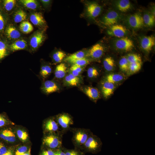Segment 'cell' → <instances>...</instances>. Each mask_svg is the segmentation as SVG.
Wrapping results in <instances>:
<instances>
[{
	"label": "cell",
	"mask_w": 155,
	"mask_h": 155,
	"mask_svg": "<svg viewBox=\"0 0 155 155\" xmlns=\"http://www.w3.org/2000/svg\"><path fill=\"white\" fill-rule=\"evenodd\" d=\"M69 131L72 133V142L74 148L82 150L89 137L93 133L89 129L71 127Z\"/></svg>",
	"instance_id": "obj_1"
},
{
	"label": "cell",
	"mask_w": 155,
	"mask_h": 155,
	"mask_svg": "<svg viewBox=\"0 0 155 155\" xmlns=\"http://www.w3.org/2000/svg\"><path fill=\"white\" fill-rule=\"evenodd\" d=\"M102 146L100 139L93 133L86 141L82 150L85 153L88 152L97 154L101 151Z\"/></svg>",
	"instance_id": "obj_3"
},
{
	"label": "cell",
	"mask_w": 155,
	"mask_h": 155,
	"mask_svg": "<svg viewBox=\"0 0 155 155\" xmlns=\"http://www.w3.org/2000/svg\"><path fill=\"white\" fill-rule=\"evenodd\" d=\"M90 62V60L85 57L77 60L72 61L69 62L72 64L76 65L81 67L85 66L88 64Z\"/></svg>",
	"instance_id": "obj_36"
},
{
	"label": "cell",
	"mask_w": 155,
	"mask_h": 155,
	"mask_svg": "<svg viewBox=\"0 0 155 155\" xmlns=\"http://www.w3.org/2000/svg\"><path fill=\"white\" fill-rule=\"evenodd\" d=\"M62 148L65 155H85V153L82 150L74 148L73 149H68L62 147Z\"/></svg>",
	"instance_id": "obj_31"
},
{
	"label": "cell",
	"mask_w": 155,
	"mask_h": 155,
	"mask_svg": "<svg viewBox=\"0 0 155 155\" xmlns=\"http://www.w3.org/2000/svg\"><path fill=\"white\" fill-rule=\"evenodd\" d=\"M123 76L118 73H111L107 75L105 78V81L114 84L122 80Z\"/></svg>",
	"instance_id": "obj_26"
},
{
	"label": "cell",
	"mask_w": 155,
	"mask_h": 155,
	"mask_svg": "<svg viewBox=\"0 0 155 155\" xmlns=\"http://www.w3.org/2000/svg\"><path fill=\"white\" fill-rule=\"evenodd\" d=\"M114 45L117 49L126 52L131 51L134 47L133 41L127 37L118 38L115 40Z\"/></svg>",
	"instance_id": "obj_6"
},
{
	"label": "cell",
	"mask_w": 155,
	"mask_h": 155,
	"mask_svg": "<svg viewBox=\"0 0 155 155\" xmlns=\"http://www.w3.org/2000/svg\"><path fill=\"white\" fill-rule=\"evenodd\" d=\"M7 37L10 39H15L19 38L21 36L19 32L13 26H9L5 30Z\"/></svg>",
	"instance_id": "obj_20"
},
{
	"label": "cell",
	"mask_w": 155,
	"mask_h": 155,
	"mask_svg": "<svg viewBox=\"0 0 155 155\" xmlns=\"http://www.w3.org/2000/svg\"><path fill=\"white\" fill-rule=\"evenodd\" d=\"M83 70V67L76 65L72 64L70 68L71 73L75 76H78Z\"/></svg>",
	"instance_id": "obj_39"
},
{
	"label": "cell",
	"mask_w": 155,
	"mask_h": 155,
	"mask_svg": "<svg viewBox=\"0 0 155 155\" xmlns=\"http://www.w3.org/2000/svg\"><path fill=\"white\" fill-rule=\"evenodd\" d=\"M127 32L126 28L120 24H115L110 26L107 31L110 35L119 38L124 37Z\"/></svg>",
	"instance_id": "obj_10"
},
{
	"label": "cell",
	"mask_w": 155,
	"mask_h": 155,
	"mask_svg": "<svg viewBox=\"0 0 155 155\" xmlns=\"http://www.w3.org/2000/svg\"><path fill=\"white\" fill-rule=\"evenodd\" d=\"M64 81L65 83L69 86H76L80 83V79L78 76L70 73L65 77Z\"/></svg>",
	"instance_id": "obj_23"
},
{
	"label": "cell",
	"mask_w": 155,
	"mask_h": 155,
	"mask_svg": "<svg viewBox=\"0 0 155 155\" xmlns=\"http://www.w3.org/2000/svg\"><path fill=\"white\" fill-rule=\"evenodd\" d=\"M66 54L61 51H57L53 55V58L54 61L56 63L61 62L66 57Z\"/></svg>",
	"instance_id": "obj_34"
},
{
	"label": "cell",
	"mask_w": 155,
	"mask_h": 155,
	"mask_svg": "<svg viewBox=\"0 0 155 155\" xmlns=\"http://www.w3.org/2000/svg\"><path fill=\"white\" fill-rule=\"evenodd\" d=\"M30 20L34 25L36 26H42L46 23L42 15L39 12H35L32 14L30 17Z\"/></svg>",
	"instance_id": "obj_18"
},
{
	"label": "cell",
	"mask_w": 155,
	"mask_h": 155,
	"mask_svg": "<svg viewBox=\"0 0 155 155\" xmlns=\"http://www.w3.org/2000/svg\"><path fill=\"white\" fill-rule=\"evenodd\" d=\"M6 119L3 116L0 115V127L4 126L7 123Z\"/></svg>",
	"instance_id": "obj_46"
},
{
	"label": "cell",
	"mask_w": 155,
	"mask_h": 155,
	"mask_svg": "<svg viewBox=\"0 0 155 155\" xmlns=\"http://www.w3.org/2000/svg\"><path fill=\"white\" fill-rule=\"evenodd\" d=\"M56 119L64 134L69 131L71 126L73 124V117L67 113H62L55 116Z\"/></svg>",
	"instance_id": "obj_4"
},
{
	"label": "cell",
	"mask_w": 155,
	"mask_h": 155,
	"mask_svg": "<svg viewBox=\"0 0 155 155\" xmlns=\"http://www.w3.org/2000/svg\"><path fill=\"white\" fill-rule=\"evenodd\" d=\"M20 30L23 33L28 34L31 32L33 29L32 24L28 21L22 22L20 25Z\"/></svg>",
	"instance_id": "obj_29"
},
{
	"label": "cell",
	"mask_w": 155,
	"mask_h": 155,
	"mask_svg": "<svg viewBox=\"0 0 155 155\" xmlns=\"http://www.w3.org/2000/svg\"><path fill=\"white\" fill-rule=\"evenodd\" d=\"M20 1L25 7L29 9H35L38 7V3L35 0H21Z\"/></svg>",
	"instance_id": "obj_30"
},
{
	"label": "cell",
	"mask_w": 155,
	"mask_h": 155,
	"mask_svg": "<svg viewBox=\"0 0 155 155\" xmlns=\"http://www.w3.org/2000/svg\"><path fill=\"white\" fill-rule=\"evenodd\" d=\"M101 10V6L95 2L88 3L86 5L87 15L92 19H94L97 17L100 13Z\"/></svg>",
	"instance_id": "obj_8"
},
{
	"label": "cell",
	"mask_w": 155,
	"mask_h": 155,
	"mask_svg": "<svg viewBox=\"0 0 155 155\" xmlns=\"http://www.w3.org/2000/svg\"><path fill=\"white\" fill-rule=\"evenodd\" d=\"M41 1L45 5H48L49 4L50 2V1L49 0H42Z\"/></svg>",
	"instance_id": "obj_50"
},
{
	"label": "cell",
	"mask_w": 155,
	"mask_h": 155,
	"mask_svg": "<svg viewBox=\"0 0 155 155\" xmlns=\"http://www.w3.org/2000/svg\"><path fill=\"white\" fill-rule=\"evenodd\" d=\"M3 155H13V151L10 149H8L7 152Z\"/></svg>",
	"instance_id": "obj_49"
},
{
	"label": "cell",
	"mask_w": 155,
	"mask_h": 155,
	"mask_svg": "<svg viewBox=\"0 0 155 155\" xmlns=\"http://www.w3.org/2000/svg\"><path fill=\"white\" fill-rule=\"evenodd\" d=\"M62 147L55 150V155H65V153L62 150Z\"/></svg>",
	"instance_id": "obj_48"
},
{
	"label": "cell",
	"mask_w": 155,
	"mask_h": 155,
	"mask_svg": "<svg viewBox=\"0 0 155 155\" xmlns=\"http://www.w3.org/2000/svg\"><path fill=\"white\" fill-rule=\"evenodd\" d=\"M45 36L42 31L36 32L31 38L30 44L33 49L37 48L44 40Z\"/></svg>",
	"instance_id": "obj_13"
},
{
	"label": "cell",
	"mask_w": 155,
	"mask_h": 155,
	"mask_svg": "<svg viewBox=\"0 0 155 155\" xmlns=\"http://www.w3.org/2000/svg\"><path fill=\"white\" fill-rule=\"evenodd\" d=\"M67 69V67L64 63H61L58 65L55 71V77L58 79H61L64 77L66 73Z\"/></svg>",
	"instance_id": "obj_21"
},
{
	"label": "cell",
	"mask_w": 155,
	"mask_h": 155,
	"mask_svg": "<svg viewBox=\"0 0 155 155\" xmlns=\"http://www.w3.org/2000/svg\"><path fill=\"white\" fill-rule=\"evenodd\" d=\"M120 19V16L117 12L110 11L102 18V22L105 26H110L116 24Z\"/></svg>",
	"instance_id": "obj_7"
},
{
	"label": "cell",
	"mask_w": 155,
	"mask_h": 155,
	"mask_svg": "<svg viewBox=\"0 0 155 155\" xmlns=\"http://www.w3.org/2000/svg\"><path fill=\"white\" fill-rule=\"evenodd\" d=\"M28 147L25 146H21L18 148L15 152V155H23L28 150Z\"/></svg>",
	"instance_id": "obj_43"
},
{
	"label": "cell",
	"mask_w": 155,
	"mask_h": 155,
	"mask_svg": "<svg viewBox=\"0 0 155 155\" xmlns=\"http://www.w3.org/2000/svg\"><path fill=\"white\" fill-rule=\"evenodd\" d=\"M142 63L136 62L129 64L128 70L132 73H136L141 69Z\"/></svg>",
	"instance_id": "obj_37"
},
{
	"label": "cell",
	"mask_w": 155,
	"mask_h": 155,
	"mask_svg": "<svg viewBox=\"0 0 155 155\" xmlns=\"http://www.w3.org/2000/svg\"><path fill=\"white\" fill-rule=\"evenodd\" d=\"M42 88L43 92L47 94L57 92L59 90L58 85L55 82L49 80L44 82Z\"/></svg>",
	"instance_id": "obj_14"
},
{
	"label": "cell",
	"mask_w": 155,
	"mask_h": 155,
	"mask_svg": "<svg viewBox=\"0 0 155 155\" xmlns=\"http://www.w3.org/2000/svg\"><path fill=\"white\" fill-rule=\"evenodd\" d=\"M52 68L49 65H42L41 67L40 74L42 77L45 79L48 77L51 73Z\"/></svg>",
	"instance_id": "obj_33"
},
{
	"label": "cell",
	"mask_w": 155,
	"mask_h": 155,
	"mask_svg": "<svg viewBox=\"0 0 155 155\" xmlns=\"http://www.w3.org/2000/svg\"><path fill=\"white\" fill-rule=\"evenodd\" d=\"M115 88L114 84L105 81L101 88L104 97L106 99L108 98L113 94Z\"/></svg>",
	"instance_id": "obj_15"
},
{
	"label": "cell",
	"mask_w": 155,
	"mask_h": 155,
	"mask_svg": "<svg viewBox=\"0 0 155 155\" xmlns=\"http://www.w3.org/2000/svg\"><path fill=\"white\" fill-rule=\"evenodd\" d=\"M27 17L26 12L20 9L15 13L14 17V20L17 23L24 21Z\"/></svg>",
	"instance_id": "obj_28"
},
{
	"label": "cell",
	"mask_w": 155,
	"mask_h": 155,
	"mask_svg": "<svg viewBox=\"0 0 155 155\" xmlns=\"http://www.w3.org/2000/svg\"><path fill=\"white\" fill-rule=\"evenodd\" d=\"M0 137L10 143H13L16 140V135L11 130L6 129L3 130L0 133Z\"/></svg>",
	"instance_id": "obj_17"
},
{
	"label": "cell",
	"mask_w": 155,
	"mask_h": 155,
	"mask_svg": "<svg viewBox=\"0 0 155 155\" xmlns=\"http://www.w3.org/2000/svg\"><path fill=\"white\" fill-rule=\"evenodd\" d=\"M104 51V48L102 45L99 43L93 46L86 54V56L90 57L94 59H98L102 57Z\"/></svg>",
	"instance_id": "obj_11"
},
{
	"label": "cell",
	"mask_w": 155,
	"mask_h": 155,
	"mask_svg": "<svg viewBox=\"0 0 155 155\" xmlns=\"http://www.w3.org/2000/svg\"><path fill=\"white\" fill-rule=\"evenodd\" d=\"M86 55L85 52L83 51H80L66 57L64 61L69 62L72 61L85 58Z\"/></svg>",
	"instance_id": "obj_24"
},
{
	"label": "cell",
	"mask_w": 155,
	"mask_h": 155,
	"mask_svg": "<svg viewBox=\"0 0 155 155\" xmlns=\"http://www.w3.org/2000/svg\"><path fill=\"white\" fill-rule=\"evenodd\" d=\"M16 134L19 139L23 142H26L28 138V133L24 130L18 129L16 131Z\"/></svg>",
	"instance_id": "obj_38"
},
{
	"label": "cell",
	"mask_w": 155,
	"mask_h": 155,
	"mask_svg": "<svg viewBox=\"0 0 155 155\" xmlns=\"http://www.w3.org/2000/svg\"><path fill=\"white\" fill-rule=\"evenodd\" d=\"M16 1L15 0H5L3 1V5L5 9L7 11L11 10L15 6Z\"/></svg>",
	"instance_id": "obj_40"
},
{
	"label": "cell",
	"mask_w": 155,
	"mask_h": 155,
	"mask_svg": "<svg viewBox=\"0 0 155 155\" xmlns=\"http://www.w3.org/2000/svg\"><path fill=\"white\" fill-rule=\"evenodd\" d=\"M128 25L132 28L138 29L144 24L143 17L139 13H135L129 16L127 19Z\"/></svg>",
	"instance_id": "obj_9"
},
{
	"label": "cell",
	"mask_w": 155,
	"mask_h": 155,
	"mask_svg": "<svg viewBox=\"0 0 155 155\" xmlns=\"http://www.w3.org/2000/svg\"><path fill=\"white\" fill-rule=\"evenodd\" d=\"M117 9L121 12H126L131 8V4L128 0H119L116 1L115 3Z\"/></svg>",
	"instance_id": "obj_19"
},
{
	"label": "cell",
	"mask_w": 155,
	"mask_h": 155,
	"mask_svg": "<svg viewBox=\"0 0 155 155\" xmlns=\"http://www.w3.org/2000/svg\"><path fill=\"white\" fill-rule=\"evenodd\" d=\"M44 134L42 140V144L44 148L56 150L62 147L63 134L58 133Z\"/></svg>",
	"instance_id": "obj_2"
},
{
	"label": "cell",
	"mask_w": 155,
	"mask_h": 155,
	"mask_svg": "<svg viewBox=\"0 0 155 155\" xmlns=\"http://www.w3.org/2000/svg\"><path fill=\"white\" fill-rule=\"evenodd\" d=\"M27 46V42L24 40H20L15 41L9 46L10 49L13 51L24 49Z\"/></svg>",
	"instance_id": "obj_22"
},
{
	"label": "cell",
	"mask_w": 155,
	"mask_h": 155,
	"mask_svg": "<svg viewBox=\"0 0 155 155\" xmlns=\"http://www.w3.org/2000/svg\"><path fill=\"white\" fill-rule=\"evenodd\" d=\"M103 64L105 69L108 71H113L115 66V60L111 56L107 57L104 59L103 61Z\"/></svg>",
	"instance_id": "obj_25"
},
{
	"label": "cell",
	"mask_w": 155,
	"mask_h": 155,
	"mask_svg": "<svg viewBox=\"0 0 155 155\" xmlns=\"http://www.w3.org/2000/svg\"><path fill=\"white\" fill-rule=\"evenodd\" d=\"M144 24L149 27L153 26L155 22V15L153 14L147 13H145L143 16Z\"/></svg>",
	"instance_id": "obj_27"
},
{
	"label": "cell",
	"mask_w": 155,
	"mask_h": 155,
	"mask_svg": "<svg viewBox=\"0 0 155 155\" xmlns=\"http://www.w3.org/2000/svg\"><path fill=\"white\" fill-rule=\"evenodd\" d=\"M7 55V50L5 44L0 41V59L5 57Z\"/></svg>",
	"instance_id": "obj_42"
},
{
	"label": "cell",
	"mask_w": 155,
	"mask_h": 155,
	"mask_svg": "<svg viewBox=\"0 0 155 155\" xmlns=\"http://www.w3.org/2000/svg\"><path fill=\"white\" fill-rule=\"evenodd\" d=\"M119 65L120 69L122 71L127 72L128 71L129 63L126 57L121 58L119 62Z\"/></svg>",
	"instance_id": "obj_32"
},
{
	"label": "cell",
	"mask_w": 155,
	"mask_h": 155,
	"mask_svg": "<svg viewBox=\"0 0 155 155\" xmlns=\"http://www.w3.org/2000/svg\"><path fill=\"white\" fill-rule=\"evenodd\" d=\"M43 126L44 134L58 133L64 134L57 121L55 117L46 119L44 122Z\"/></svg>",
	"instance_id": "obj_5"
},
{
	"label": "cell",
	"mask_w": 155,
	"mask_h": 155,
	"mask_svg": "<svg viewBox=\"0 0 155 155\" xmlns=\"http://www.w3.org/2000/svg\"><path fill=\"white\" fill-rule=\"evenodd\" d=\"M4 27V21L3 17L0 14V30H2Z\"/></svg>",
	"instance_id": "obj_47"
},
{
	"label": "cell",
	"mask_w": 155,
	"mask_h": 155,
	"mask_svg": "<svg viewBox=\"0 0 155 155\" xmlns=\"http://www.w3.org/2000/svg\"><path fill=\"white\" fill-rule=\"evenodd\" d=\"M129 64L136 63H142V59L139 55L134 53L129 54L126 57Z\"/></svg>",
	"instance_id": "obj_35"
},
{
	"label": "cell",
	"mask_w": 155,
	"mask_h": 155,
	"mask_svg": "<svg viewBox=\"0 0 155 155\" xmlns=\"http://www.w3.org/2000/svg\"><path fill=\"white\" fill-rule=\"evenodd\" d=\"M85 94L92 100L96 102L100 97V94L96 88L91 87H87L83 89Z\"/></svg>",
	"instance_id": "obj_16"
},
{
	"label": "cell",
	"mask_w": 155,
	"mask_h": 155,
	"mask_svg": "<svg viewBox=\"0 0 155 155\" xmlns=\"http://www.w3.org/2000/svg\"><path fill=\"white\" fill-rule=\"evenodd\" d=\"M8 150L4 145L0 142V155H3L7 152Z\"/></svg>",
	"instance_id": "obj_45"
},
{
	"label": "cell",
	"mask_w": 155,
	"mask_h": 155,
	"mask_svg": "<svg viewBox=\"0 0 155 155\" xmlns=\"http://www.w3.org/2000/svg\"><path fill=\"white\" fill-rule=\"evenodd\" d=\"M55 150L44 148L41 152L40 155H55Z\"/></svg>",
	"instance_id": "obj_44"
},
{
	"label": "cell",
	"mask_w": 155,
	"mask_h": 155,
	"mask_svg": "<svg viewBox=\"0 0 155 155\" xmlns=\"http://www.w3.org/2000/svg\"><path fill=\"white\" fill-rule=\"evenodd\" d=\"M141 46L145 51L149 52L155 45V38L153 35L144 36L141 38Z\"/></svg>",
	"instance_id": "obj_12"
},
{
	"label": "cell",
	"mask_w": 155,
	"mask_h": 155,
	"mask_svg": "<svg viewBox=\"0 0 155 155\" xmlns=\"http://www.w3.org/2000/svg\"><path fill=\"white\" fill-rule=\"evenodd\" d=\"M30 152V148H29L28 151L26 153L23 155H31Z\"/></svg>",
	"instance_id": "obj_51"
},
{
	"label": "cell",
	"mask_w": 155,
	"mask_h": 155,
	"mask_svg": "<svg viewBox=\"0 0 155 155\" xmlns=\"http://www.w3.org/2000/svg\"><path fill=\"white\" fill-rule=\"evenodd\" d=\"M87 75L90 78H94L97 77L99 74L97 69L94 67H89L87 70Z\"/></svg>",
	"instance_id": "obj_41"
}]
</instances>
